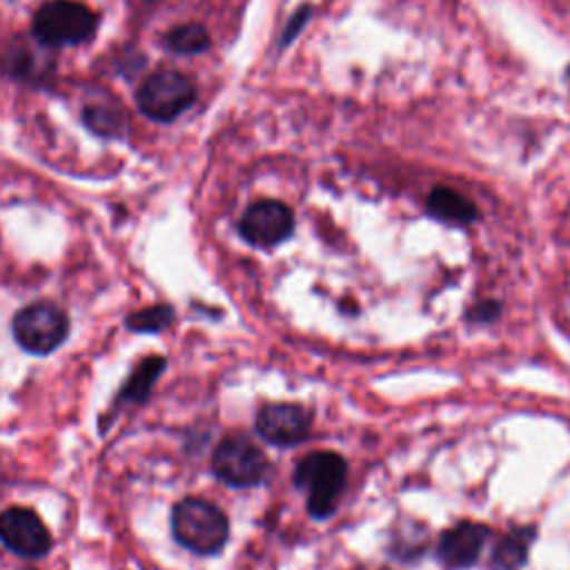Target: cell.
I'll use <instances>...</instances> for the list:
<instances>
[{"instance_id": "cell-12", "label": "cell", "mask_w": 570, "mask_h": 570, "mask_svg": "<svg viewBox=\"0 0 570 570\" xmlns=\"http://www.w3.org/2000/svg\"><path fill=\"white\" fill-rule=\"evenodd\" d=\"M163 370H165V358L163 356H147L129 374V379L125 381V385L118 392L116 401L118 403H122V401H127V403H142L149 396L151 385H154V381L158 379V374Z\"/></svg>"}, {"instance_id": "cell-1", "label": "cell", "mask_w": 570, "mask_h": 570, "mask_svg": "<svg viewBox=\"0 0 570 570\" xmlns=\"http://www.w3.org/2000/svg\"><path fill=\"white\" fill-rule=\"evenodd\" d=\"M347 479V463L341 454L318 450L303 456L294 468V485L307 494V510L316 519H325L336 510Z\"/></svg>"}, {"instance_id": "cell-18", "label": "cell", "mask_w": 570, "mask_h": 570, "mask_svg": "<svg viewBox=\"0 0 570 570\" xmlns=\"http://www.w3.org/2000/svg\"><path fill=\"white\" fill-rule=\"evenodd\" d=\"M142 2H154V0H142Z\"/></svg>"}, {"instance_id": "cell-8", "label": "cell", "mask_w": 570, "mask_h": 570, "mask_svg": "<svg viewBox=\"0 0 570 570\" xmlns=\"http://www.w3.org/2000/svg\"><path fill=\"white\" fill-rule=\"evenodd\" d=\"M240 236L256 247H274L289 238L294 229L292 209L281 200H258L240 218Z\"/></svg>"}, {"instance_id": "cell-14", "label": "cell", "mask_w": 570, "mask_h": 570, "mask_svg": "<svg viewBox=\"0 0 570 570\" xmlns=\"http://www.w3.org/2000/svg\"><path fill=\"white\" fill-rule=\"evenodd\" d=\"M165 42L176 53H198L209 45V36H207L205 27H200L196 22H187V24L174 27L165 36Z\"/></svg>"}, {"instance_id": "cell-5", "label": "cell", "mask_w": 570, "mask_h": 570, "mask_svg": "<svg viewBox=\"0 0 570 570\" xmlns=\"http://www.w3.org/2000/svg\"><path fill=\"white\" fill-rule=\"evenodd\" d=\"M212 470L225 485L243 490L258 485L265 479L269 463L252 439L234 434L216 445L212 454Z\"/></svg>"}, {"instance_id": "cell-11", "label": "cell", "mask_w": 570, "mask_h": 570, "mask_svg": "<svg viewBox=\"0 0 570 570\" xmlns=\"http://www.w3.org/2000/svg\"><path fill=\"white\" fill-rule=\"evenodd\" d=\"M428 212L445 223L454 225H468L476 218V207L472 200H468L463 194L450 189V187H436L428 196Z\"/></svg>"}, {"instance_id": "cell-16", "label": "cell", "mask_w": 570, "mask_h": 570, "mask_svg": "<svg viewBox=\"0 0 570 570\" xmlns=\"http://www.w3.org/2000/svg\"><path fill=\"white\" fill-rule=\"evenodd\" d=\"M85 122L100 136H116L120 131V114L118 109H107V107H87L85 111Z\"/></svg>"}, {"instance_id": "cell-13", "label": "cell", "mask_w": 570, "mask_h": 570, "mask_svg": "<svg viewBox=\"0 0 570 570\" xmlns=\"http://www.w3.org/2000/svg\"><path fill=\"white\" fill-rule=\"evenodd\" d=\"M532 537H534L532 528H517L510 534H505L492 552V568L494 570H517V568H521L525 563Z\"/></svg>"}, {"instance_id": "cell-10", "label": "cell", "mask_w": 570, "mask_h": 570, "mask_svg": "<svg viewBox=\"0 0 570 570\" xmlns=\"http://www.w3.org/2000/svg\"><path fill=\"white\" fill-rule=\"evenodd\" d=\"M490 530L483 523L461 521L445 530L436 543V559L452 570L470 568L483 552Z\"/></svg>"}, {"instance_id": "cell-7", "label": "cell", "mask_w": 570, "mask_h": 570, "mask_svg": "<svg viewBox=\"0 0 570 570\" xmlns=\"http://www.w3.org/2000/svg\"><path fill=\"white\" fill-rule=\"evenodd\" d=\"M0 541L11 552L27 559L45 557L53 543L42 519L22 505H11L0 512Z\"/></svg>"}, {"instance_id": "cell-6", "label": "cell", "mask_w": 570, "mask_h": 570, "mask_svg": "<svg viewBox=\"0 0 570 570\" xmlns=\"http://www.w3.org/2000/svg\"><path fill=\"white\" fill-rule=\"evenodd\" d=\"M138 107L151 120L169 122L180 116L196 98L194 82L174 69L151 73L138 89Z\"/></svg>"}, {"instance_id": "cell-2", "label": "cell", "mask_w": 570, "mask_h": 570, "mask_svg": "<svg viewBox=\"0 0 570 570\" xmlns=\"http://www.w3.org/2000/svg\"><path fill=\"white\" fill-rule=\"evenodd\" d=\"M171 534L183 548L196 554H214L225 546L229 523L225 512L214 503L187 497L171 510Z\"/></svg>"}, {"instance_id": "cell-4", "label": "cell", "mask_w": 570, "mask_h": 570, "mask_svg": "<svg viewBox=\"0 0 570 570\" xmlns=\"http://www.w3.org/2000/svg\"><path fill=\"white\" fill-rule=\"evenodd\" d=\"M16 343L31 354L53 352L69 334L67 314L53 303H31L11 321Z\"/></svg>"}, {"instance_id": "cell-3", "label": "cell", "mask_w": 570, "mask_h": 570, "mask_svg": "<svg viewBox=\"0 0 570 570\" xmlns=\"http://www.w3.org/2000/svg\"><path fill=\"white\" fill-rule=\"evenodd\" d=\"M33 36L47 47H67L89 40L98 16L76 0H49L33 16Z\"/></svg>"}, {"instance_id": "cell-9", "label": "cell", "mask_w": 570, "mask_h": 570, "mask_svg": "<svg viewBox=\"0 0 570 570\" xmlns=\"http://www.w3.org/2000/svg\"><path fill=\"white\" fill-rule=\"evenodd\" d=\"M312 414L296 403H267L256 414V432L281 448L296 445L307 439Z\"/></svg>"}, {"instance_id": "cell-17", "label": "cell", "mask_w": 570, "mask_h": 570, "mask_svg": "<svg viewBox=\"0 0 570 570\" xmlns=\"http://www.w3.org/2000/svg\"><path fill=\"white\" fill-rule=\"evenodd\" d=\"M499 312H501V305L497 303V301H481V303H476L472 309H470V318L474 321V323H490V321H494L497 316H499Z\"/></svg>"}, {"instance_id": "cell-15", "label": "cell", "mask_w": 570, "mask_h": 570, "mask_svg": "<svg viewBox=\"0 0 570 570\" xmlns=\"http://www.w3.org/2000/svg\"><path fill=\"white\" fill-rule=\"evenodd\" d=\"M171 321H174L171 305H151V307H145V309H138V312L129 314L125 318V325L131 332H147V334H151V332L165 330Z\"/></svg>"}]
</instances>
